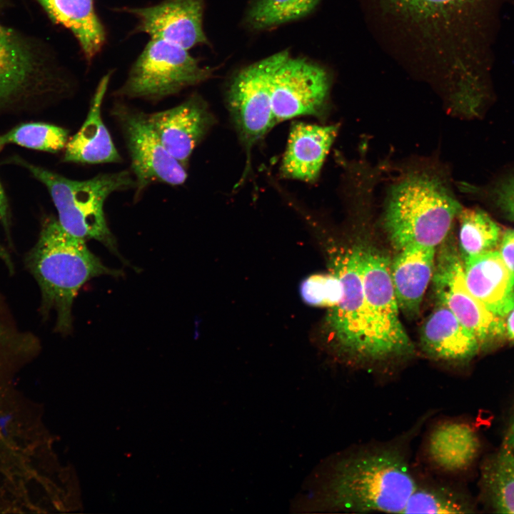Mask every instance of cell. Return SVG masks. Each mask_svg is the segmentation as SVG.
Here are the masks:
<instances>
[{
	"instance_id": "4dcf8cb0",
	"label": "cell",
	"mask_w": 514,
	"mask_h": 514,
	"mask_svg": "<svg viewBox=\"0 0 514 514\" xmlns=\"http://www.w3.org/2000/svg\"><path fill=\"white\" fill-rule=\"evenodd\" d=\"M6 197L0 182V221L6 231L9 230V209ZM0 259L3 261L8 268L11 271L13 270V263L9 254L0 244Z\"/></svg>"
},
{
	"instance_id": "f1b7e54d",
	"label": "cell",
	"mask_w": 514,
	"mask_h": 514,
	"mask_svg": "<svg viewBox=\"0 0 514 514\" xmlns=\"http://www.w3.org/2000/svg\"><path fill=\"white\" fill-rule=\"evenodd\" d=\"M495 200L500 209L514 221V175L497 186Z\"/></svg>"
},
{
	"instance_id": "2e32d148",
	"label": "cell",
	"mask_w": 514,
	"mask_h": 514,
	"mask_svg": "<svg viewBox=\"0 0 514 514\" xmlns=\"http://www.w3.org/2000/svg\"><path fill=\"white\" fill-rule=\"evenodd\" d=\"M470 291L493 313L505 318L514 309V272L494 250L463 261Z\"/></svg>"
},
{
	"instance_id": "277c9868",
	"label": "cell",
	"mask_w": 514,
	"mask_h": 514,
	"mask_svg": "<svg viewBox=\"0 0 514 514\" xmlns=\"http://www.w3.org/2000/svg\"><path fill=\"white\" fill-rule=\"evenodd\" d=\"M14 160L46 186L58 212L57 221L64 231L85 241H98L121 257L115 237L107 225L104 207L113 193L136 188L135 178L129 171L101 173L77 181L22 158Z\"/></svg>"
},
{
	"instance_id": "83f0119b",
	"label": "cell",
	"mask_w": 514,
	"mask_h": 514,
	"mask_svg": "<svg viewBox=\"0 0 514 514\" xmlns=\"http://www.w3.org/2000/svg\"><path fill=\"white\" fill-rule=\"evenodd\" d=\"M405 7L420 14H430L436 11H446L465 9H479L480 13L487 14L496 0H397Z\"/></svg>"
},
{
	"instance_id": "ac0fdd59",
	"label": "cell",
	"mask_w": 514,
	"mask_h": 514,
	"mask_svg": "<svg viewBox=\"0 0 514 514\" xmlns=\"http://www.w3.org/2000/svg\"><path fill=\"white\" fill-rule=\"evenodd\" d=\"M110 76V74H106L99 83L84 124L69 137L64 148V161L89 164L121 161L101 116L102 102Z\"/></svg>"
},
{
	"instance_id": "8992f818",
	"label": "cell",
	"mask_w": 514,
	"mask_h": 514,
	"mask_svg": "<svg viewBox=\"0 0 514 514\" xmlns=\"http://www.w3.org/2000/svg\"><path fill=\"white\" fill-rule=\"evenodd\" d=\"M364 295L379 368L406 360L414 348L399 317L390 274V261L382 252L361 246Z\"/></svg>"
},
{
	"instance_id": "5b68a950",
	"label": "cell",
	"mask_w": 514,
	"mask_h": 514,
	"mask_svg": "<svg viewBox=\"0 0 514 514\" xmlns=\"http://www.w3.org/2000/svg\"><path fill=\"white\" fill-rule=\"evenodd\" d=\"M331 271L341 281L339 303L328 309L326 326L338 354L355 366L379 368L364 295L361 246L329 250Z\"/></svg>"
},
{
	"instance_id": "836d02e7",
	"label": "cell",
	"mask_w": 514,
	"mask_h": 514,
	"mask_svg": "<svg viewBox=\"0 0 514 514\" xmlns=\"http://www.w3.org/2000/svg\"><path fill=\"white\" fill-rule=\"evenodd\" d=\"M2 337H4V336H3V331H2L1 328V326H0V340L1 339Z\"/></svg>"
},
{
	"instance_id": "d6a6232c",
	"label": "cell",
	"mask_w": 514,
	"mask_h": 514,
	"mask_svg": "<svg viewBox=\"0 0 514 514\" xmlns=\"http://www.w3.org/2000/svg\"><path fill=\"white\" fill-rule=\"evenodd\" d=\"M505 440L509 450L514 453V413L510 420Z\"/></svg>"
},
{
	"instance_id": "3957f363",
	"label": "cell",
	"mask_w": 514,
	"mask_h": 514,
	"mask_svg": "<svg viewBox=\"0 0 514 514\" xmlns=\"http://www.w3.org/2000/svg\"><path fill=\"white\" fill-rule=\"evenodd\" d=\"M462 208L438 176L411 173L391 188L384 213V226L393 246L435 248L448 235Z\"/></svg>"
},
{
	"instance_id": "6da1fadb",
	"label": "cell",
	"mask_w": 514,
	"mask_h": 514,
	"mask_svg": "<svg viewBox=\"0 0 514 514\" xmlns=\"http://www.w3.org/2000/svg\"><path fill=\"white\" fill-rule=\"evenodd\" d=\"M435 412L425 413L391 439L355 444L333 455L318 473L313 492L316 508L403 513L417 479L410 458L412 443Z\"/></svg>"
},
{
	"instance_id": "4316f807",
	"label": "cell",
	"mask_w": 514,
	"mask_h": 514,
	"mask_svg": "<svg viewBox=\"0 0 514 514\" xmlns=\"http://www.w3.org/2000/svg\"><path fill=\"white\" fill-rule=\"evenodd\" d=\"M299 292L308 305L331 308L341 301L343 286L338 276L331 271L308 276L301 283Z\"/></svg>"
},
{
	"instance_id": "5bb4252c",
	"label": "cell",
	"mask_w": 514,
	"mask_h": 514,
	"mask_svg": "<svg viewBox=\"0 0 514 514\" xmlns=\"http://www.w3.org/2000/svg\"><path fill=\"white\" fill-rule=\"evenodd\" d=\"M148 117L166 149L185 166L213 122L206 103L197 95Z\"/></svg>"
},
{
	"instance_id": "7c38bea8",
	"label": "cell",
	"mask_w": 514,
	"mask_h": 514,
	"mask_svg": "<svg viewBox=\"0 0 514 514\" xmlns=\"http://www.w3.org/2000/svg\"><path fill=\"white\" fill-rule=\"evenodd\" d=\"M203 7L204 0H165L152 6L125 11L138 19L136 31L188 50L208 41L202 26Z\"/></svg>"
},
{
	"instance_id": "d4e9b609",
	"label": "cell",
	"mask_w": 514,
	"mask_h": 514,
	"mask_svg": "<svg viewBox=\"0 0 514 514\" xmlns=\"http://www.w3.org/2000/svg\"><path fill=\"white\" fill-rule=\"evenodd\" d=\"M69 138V131L61 126L42 122L25 123L0 134V151L8 144H16L56 153L65 148Z\"/></svg>"
},
{
	"instance_id": "52a82bcc",
	"label": "cell",
	"mask_w": 514,
	"mask_h": 514,
	"mask_svg": "<svg viewBox=\"0 0 514 514\" xmlns=\"http://www.w3.org/2000/svg\"><path fill=\"white\" fill-rule=\"evenodd\" d=\"M211 74V69L201 66L188 50L163 39H151L116 94L158 101L197 84Z\"/></svg>"
},
{
	"instance_id": "30bf717a",
	"label": "cell",
	"mask_w": 514,
	"mask_h": 514,
	"mask_svg": "<svg viewBox=\"0 0 514 514\" xmlns=\"http://www.w3.org/2000/svg\"><path fill=\"white\" fill-rule=\"evenodd\" d=\"M436 263L432 280L438 301L475 335L480 346L505 335V318L490 311L468 289L457 251L443 247Z\"/></svg>"
},
{
	"instance_id": "9a60e30c",
	"label": "cell",
	"mask_w": 514,
	"mask_h": 514,
	"mask_svg": "<svg viewBox=\"0 0 514 514\" xmlns=\"http://www.w3.org/2000/svg\"><path fill=\"white\" fill-rule=\"evenodd\" d=\"M420 344L427 357L446 363L468 362L480 347L475 335L438 301L423 325Z\"/></svg>"
},
{
	"instance_id": "44dd1931",
	"label": "cell",
	"mask_w": 514,
	"mask_h": 514,
	"mask_svg": "<svg viewBox=\"0 0 514 514\" xmlns=\"http://www.w3.org/2000/svg\"><path fill=\"white\" fill-rule=\"evenodd\" d=\"M39 74L29 49L17 37L0 28V105L31 89L40 80Z\"/></svg>"
},
{
	"instance_id": "8fae6325",
	"label": "cell",
	"mask_w": 514,
	"mask_h": 514,
	"mask_svg": "<svg viewBox=\"0 0 514 514\" xmlns=\"http://www.w3.org/2000/svg\"><path fill=\"white\" fill-rule=\"evenodd\" d=\"M328 91L329 80L323 68L305 58L293 57L288 52L271 81L276 124L296 116L321 115Z\"/></svg>"
},
{
	"instance_id": "ffe728a7",
	"label": "cell",
	"mask_w": 514,
	"mask_h": 514,
	"mask_svg": "<svg viewBox=\"0 0 514 514\" xmlns=\"http://www.w3.org/2000/svg\"><path fill=\"white\" fill-rule=\"evenodd\" d=\"M49 17L69 29L85 58L91 61L106 40L104 27L96 14L94 0H39Z\"/></svg>"
},
{
	"instance_id": "7402d4cb",
	"label": "cell",
	"mask_w": 514,
	"mask_h": 514,
	"mask_svg": "<svg viewBox=\"0 0 514 514\" xmlns=\"http://www.w3.org/2000/svg\"><path fill=\"white\" fill-rule=\"evenodd\" d=\"M472 507L463 494L440 477L417 471L415 488L403 513H467Z\"/></svg>"
},
{
	"instance_id": "ba28073f",
	"label": "cell",
	"mask_w": 514,
	"mask_h": 514,
	"mask_svg": "<svg viewBox=\"0 0 514 514\" xmlns=\"http://www.w3.org/2000/svg\"><path fill=\"white\" fill-rule=\"evenodd\" d=\"M287 53L281 51L246 66L231 82L228 109L248 156L251 148L276 125L271 81Z\"/></svg>"
},
{
	"instance_id": "1f68e13d",
	"label": "cell",
	"mask_w": 514,
	"mask_h": 514,
	"mask_svg": "<svg viewBox=\"0 0 514 514\" xmlns=\"http://www.w3.org/2000/svg\"><path fill=\"white\" fill-rule=\"evenodd\" d=\"M505 335L514 341V309L505 318Z\"/></svg>"
},
{
	"instance_id": "484cf974",
	"label": "cell",
	"mask_w": 514,
	"mask_h": 514,
	"mask_svg": "<svg viewBox=\"0 0 514 514\" xmlns=\"http://www.w3.org/2000/svg\"><path fill=\"white\" fill-rule=\"evenodd\" d=\"M319 0H256L246 21L253 29H264L298 19L308 14Z\"/></svg>"
},
{
	"instance_id": "f546056e",
	"label": "cell",
	"mask_w": 514,
	"mask_h": 514,
	"mask_svg": "<svg viewBox=\"0 0 514 514\" xmlns=\"http://www.w3.org/2000/svg\"><path fill=\"white\" fill-rule=\"evenodd\" d=\"M498 251L505 264L514 272V229H507L502 233Z\"/></svg>"
},
{
	"instance_id": "603a6c76",
	"label": "cell",
	"mask_w": 514,
	"mask_h": 514,
	"mask_svg": "<svg viewBox=\"0 0 514 514\" xmlns=\"http://www.w3.org/2000/svg\"><path fill=\"white\" fill-rule=\"evenodd\" d=\"M481 485L496 513H514V453L503 450L489 457L481 469Z\"/></svg>"
},
{
	"instance_id": "cb8c5ba5",
	"label": "cell",
	"mask_w": 514,
	"mask_h": 514,
	"mask_svg": "<svg viewBox=\"0 0 514 514\" xmlns=\"http://www.w3.org/2000/svg\"><path fill=\"white\" fill-rule=\"evenodd\" d=\"M458 218L459 244L463 261L496 250L503 233L485 211L478 208L462 207Z\"/></svg>"
},
{
	"instance_id": "4fadbf2b",
	"label": "cell",
	"mask_w": 514,
	"mask_h": 514,
	"mask_svg": "<svg viewBox=\"0 0 514 514\" xmlns=\"http://www.w3.org/2000/svg\"><path fill=\"white\" fill-rule=\"evenodd\" d=\"M480 443L468 423L441 419L428 430L422 446L423 458L434 474L453 475L468 469L476 459Z\"/></svg>"
},
{
	"instance_id": "9c48e42d",
	"label": "cell",
	"mask_w": 514,
	"mask_h": 514,
	"mask_svg": "<svg viewBox=\"0 0 514 514\" xmlns=\"http://www.w3.org/2000/svg\"><path fill=\"white\" fill-rule=\"evenodd\" d=\"M112 114L124 134L138 193L153 183L178 186L185 182L186 166L166 149L147 114L119 104Z\"/></svg>"
},
{
	"instance_id": "d6986e66",
	"label": "cell",
	"mask_w": 514,
	"mask_h": 514,
	"mask_svg": "<svg viewBox=\"0 0 514 514\" xmlns=\"http://www.w3.org/2000/svg\"><path fill=\"white\" fill-rule=\"evenodd\" d=\"M390 263V274L399 309L408 317L418 314L420 304L432 280L435 248L409 246Z\"/></svg>"
},
{
	"instance_id": "e0dca14e",
	"label": "cell",
	"mask_w": 514,
	"mask_h": 514,
	"mask_svg": "<svg viewBox=\"0 0 514 514\" xmlns=\"http://www.w3.org/2000/svg\"><path fill=\"white\" fill-rule=\"evenodd\" d=\"M338 132V126L292 125L281 171L286 178L315 181Z\"/></svg>"
},
{
	"instance_id": "7a4b0ae2",
	"label": "cell",
	"mask_w": 514,
	"mask_h": 514,
	"mask_svg": "<svg viewBox=\"0 0 514 514\" xmlns=\"http://www.w3.org/2000/svg\"><path fill=\"white\" fill-rule=\"evenodd\" d=\"M85 241L64 231L57 218L49 217L26 257L41 290L42 310L46 314L56 311V329L64 334L71 329L72 304L79 289L93 278L123 274L104 265Z\"/></svg>"
}]
</instances>
